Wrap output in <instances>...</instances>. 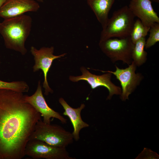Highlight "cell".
Listing matches in <instances>:
<instances>
[{
	"label": "cell",
	"instance_id": "cell-20",
	"mask_svg": "<svg viewBox=\"0 0 159 159\" xmlns=\"http://www.w3.org/2000/svg\"><path fill=\"white\" fill-rule=\"evenodd\" d=\"M152 2H154L159 3V0H150Z\"/></svg>",
	"mask_w": 159,
	"mask_h": 159
},
{
	"label": "cell",
	"instance_id": "cell-6",
	"mask_svg": "<svg viewBox=\"0 0 159 159\" xmlns=\"http://www.w3.org/2000/svg\"><path fill=\"white\" fill-rule=\"evenodd\" d=\"M25 156L34 159H74L66 148L55 147L42 141L30 140L25 150Z\"/></svg>",
	"mask_w": 159,
	"mask_h": 159
},
{
	"label": "cell",
	"instance_id": "cell-9",
	"mask_svg": "<svg viewBox=\"0 0 159 159\" xmlns=\"http://www.w3.org/2000/svg\"><path fill=\"white\" fill-rule=\"evenodd\" d=\"M80 69L82 75L78 76H70L69 77L70 80L74 82L81 80L86 81L92 89L100 87L106 88L109 92L107 100H111L114 95H120L121 94V88L115 85L111 81L112 73L107 72L101 75H96L91 73L84 67H81Z\"/></svg>",
	"mask_w": 159,
	"mask_h": 159
},
{
	"label": "cell",
	"instance_id": "cell-3",
	"mask_svg": "<svg viewBox=\"0 0 159 159\" xmlns=\"http://www.w3.org/2000/svg\"><path fill=\"white\" fill-rule=\"evenodd\" d=\"M135 17L127 6L115 11L101 31L99 41L115 37H130Z\"/></svg>",
	"mask_w": 159,
	"mask_h": 159
},
{
	"label": "cell",
	"instance_id": "cell-7",
	"mask_svg": "<svg viewBox=\"0 0 159 159\" xmlns=\"http://www.w3.org/2000/svg\"><path fill=\"white\" fill-rule=\"evenodd\" d=\"M115 67V71H101L112 73L119 81L122 89L120 99L122 101H125L129 100V96L140 85L144 77L141 73H135L137 67L133 62L125 69H120L116 65Z\"/></svg>",
	"mask_w": 159,
	"mask_h": 159
},
{
	"label": "cell",
	"instance_id": "cell-12",
	"mask_svg": "<svg viewBox=\"0 0 159 159\" xmlns=\"http://www.w3.org/2000/svg\"><path fill=\"white\" fill-rule=\"evenodd\" d=\"M150 0H130L128 6L134 16L148 28L155 23H159V17Z\"/></svg>",
	"mask_w": 159,
	"mask_h": 159
},
{
	"label": "cell",
	"instance_id": "cell-16",
	"mask_svg": "<svg viewBox=\"0 0 159 159\" xmlns=\"http://www.w3.org/2000/svg\"><path fill=\"white\" fill-rule=\"evenodd\" d=\"M150 29L144 26L139 19L135 21L130 36L132 43L135 44L142 38L145 37Z\"/></svg>",
	"mask_w": 159,
	"mask_h": 159
},
{
	"label": "cell",
	"instance_id": "cell-15",
	"mask_svg": "<svg viewBox=\"0 0 159 159\" xmlns=\"http://www.w3.org/2000/svg\"><path fill=\"white\" fill-rule=\"evenodd\" d=\"M145 41V37L143 38L134 44L132 59V62L137 67L143 65L147 60V53L144 50Z\"/></svg>",
	"mask_w": 159,
	"mask_h": 159
},
{
	"label": "cell",
	"instance_id": "cell-17",
	"mask_svg": "<svg viewBox=\"0 0 159 159\" xmlns=\"http://www.w3.org/2000/svg\"><path fill=\"white\" fill-rule=\"evenodd\" d=\"M0 89L11 90L23 93L28 91L29 87L24 81L6 82L0 80Z\"/></svg>",
	"mask_w": 159,
	"mask_h": 159
},
{
	"label": "cell",
	"instance_id": "cell-19",
	"mask_svg": "<svg viewBox=\"0 0 159 159\" xmlns=\"http://www.w3.org/2000/svg\"><path fill=\"white\" fill-rule=\"evenodd\" d=\"M6 0H0V9Z\"/></svg>",
	"mask_w": 159,
	"mask_h": 159
},
{
	"label": "cell",
	"instance_id": "cell-10",
	"mask_svg": "<svg viewBox=\"0 0 159 159\" xmlns=\"http://www.w3.org/2000/svg\"><path fill=\"white\" fill-rule=\"evenodd\" d=\"M26 102L31 105L43 118L44 123L50 124L51 118H55L59 120L62 124H66L67 119L59 112L54 111L48 105L43 96L40 81L35 92L31 96L25 95Z\"/></svg>",
	"mask_w": 159,
	"mask_h": 159
},
{
	"label": "cell",
	"instance_id": "cell-22",
	"mask_svg": "<svg viewBox=\"0 0 159 159\" xmlns=\"http://www.w3.org/2000/svg\"><path fill=\"white\" fill-rule=\"evenodd\" d=\"M1 64V60H0V64Z\"/></svg>",
	"mask_w": 159,
	"mask_h": 159
},
{
	"label": "cell",
	"instance_id": "cell-14",
	"mask_svg": "<svg viewBox=\"0 0 159 159\" xmlns=\"http://www.w3.org/2000/svg\"><path fill=\"white\" fill-rule=\"evenodd\" d=\"M115 0H87V3L101 24L102 29L105 27L108 14Z\"/></svg>",
	"mask_w": 159,
	"mask_h": 159
},
{
	"label": "cell",
	"instance_id": "cell-8",
	"mask_svg": "<svg viewBox=\"0 0 159 159\" xmlns=\"http://www.w3.org/2000/svg\"><path fill=\"white\" fill-rule=\"evenodd\" d=\"M54 48L53 46L43 47L39 49L34 46L30 48V52L34 57V64L33 66V71L36 72L40 69L42 70L44 76L43 87L44 89V94L46 95L49 93H52V90L49 87L47 80V75L54 60L64 57L66 54L64 53L59 55H54Z\"/></svg>",
	"mask_w": 159,
	"mask_h": 159
},
{
	"label": "cell",
	"instance_id": "cell-18",
	"mask_svg": "<svg viewBox=\"0 0 159 159\" xmlns=\"http://www.w3.org/2000/svg\"><path fill=\"white\" fill-rule=\"evenodd\" d=\"M149 37L145 41V48L148 49L159 42V23H155L150 27Z\"/></svg>",
	"mask_w": 159,
	"mask_h": 159
},
{
	"label": "cell",
	"instance_id": "cell-1",
	"mask_svg": "<svg viewBox=\"0 0 159 159\" xmlns=\"http://www.w3.org/2000/svg\"><path fill=\"white\" fill-rule=\"evenodd\" d=\"M23 93L0 89V159H21L41 115Z\"/></svg>",
	"mask_w": 159,
	"mask_h": 159
},
{
	"label": "cell",
	"instance_id": "cell-5",
	"mask_svg": "<svg viewBox=\"0 0 159 159\" xmlns=\"http://www.w3.org/2000/svg\"><path fill=\"white\" fill-rule=\"evenodd\" d=\"M99 45L102 52L113 63L121 61L128 65L132 63L134 44L130 37L110 38L99 41Z\"/></svg>",
	"mask_w": 159,
	"mask_h": 159
},
{
	"label": "cell",
	"instance_id": "cell-4",
	"mask_svg": "<svg viewBox=\"0 0 159 159\" xmlns=\"http://www.w3.org/2000/svg\"><path fill=\"white\" fill-rule=\"evenodd\" d=\"M74 139L72 133L62 126L44 123L41 119L36 123L29 139L40 140L53 146L65 148L72 144Z\"/></svg>",
	"mask_w": 159,
	"mask_h": 159
},
{
	"label": "cell",
	"instance_id": "cell-2",
	"mask_svg": "<svg viewBox=\"0 0 159 159\" xmlns=\"http://www.w3.org/2000/svg\"><path fill=\"white\" fill-rule=\"evenodd\" d=\"M32 23V17L24 14L4 19L0 23V34L6 47L25 55L27 52L25 43L30 34Z\"/></svg>",
	"mask_w": 159,
	"mask_h": 159
},
{
	"label": "cell",
	"instance_id": "cell-11",
	"mask_svg": "<svg viewBox=\"0 0 159 159\" xmlns=\"http://www.w3.org/2000/svg\"><path fill=\"white\" fill-rule=\"evenodd\" d=\"M40 7L36 0H6L0 9V17L4 19L28 12H35Z\"/></svg>",
	"mask_w": 159,
	"mask_h": 159
},
{
	"label": "cell",
	"instance_id": "cell-13",
	"mask_svg": "<svg viewBox=\"0 0 159 159\" xmlns=\"http://www.w3.org/2000/svg\"><path fill=\"white\" fill-rule=\"evenodd\" d=\"M59 101L64 110L63 114L69 117L72 125L73 131L72 133L74 139L77 141L80 139L79 133L80 130L89 126L83 120L81 117V112L85 108V105L82 103L80 107L74 108L70 106L62 97L59 99Z\"/></svg>",
	"mask_w": 159,
	"mask_h": 159
},
{
	"label": "cell",
	"instance_id": "cell-21",
	"mask_svg": "<svg viewBox=\"0 0 159 159\" xmlns=\"http://www.w3.org/2000/svg\"><path fill=\"white\" fill-rule=\"evenodd\" d=\"M37 1L40 2H44V0H36Z\"/></svg>",
	"mask_w": 159,
	"mask_h": 159
}]
</instances>
